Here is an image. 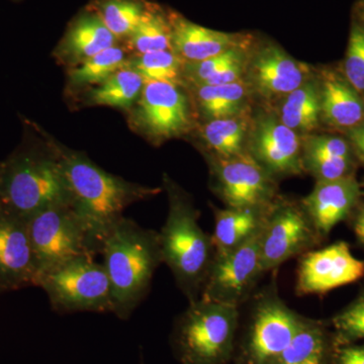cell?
Listing matches in <instances>:
<instances>
[{
	"instance_id": "cell-1",
	"label": "cell",
	"mask_w": 364,
	"mask_h": 364,
	"mask_svg": "<svg viewBox=\"0 0 364 364\" xmlns=\"http://www.w3.org/2000/svg\"><path fill=\"white\" fill-rule=\"evenodd\" d=\"M63 165L71 193V207L85 230L91 252L102 244L123 213L133 203L158 195L161 188L141 186L109 173L85 153L66 148L50 138Z\"/></svg>"
},
{
	"instance_id": "cell-2",
	"label": "cell",
	"mask_w": 364,
	"mask_h": 364,
	"mask_svg": "<svg viewBox=\"0 0 364 364\" xmlns=\"http://www.w3.org/2000/svg\"><path fill=\"white\" fill-rule=\"evenodd\" d=\"M26 138L0 162V208L23 220L45 208L71 205V193L61 160L50 136Z\"/></svg>"
},
{
	"instance_id": "cell-3",
	"label": "cell",
	"mask_w": 364,
	"mask_h": 364,
	"mask_svg": "<svg viewBox=\"0 0 364 364\" xmlns=\"http://www.w3.org/2000/svg\"><path fill=\"white\" fill-rule=\"evenodd\" d=\"M163 188L168 198V214L158 233L163 263L188 303H193L200 298L214 261L212 235L200 226V212L191 196L166 174Z\"/></svg>"
},
{
	"instance_id": "cell-4",
	"label": "cell",
	"mask_w": 364,
	"mask_h": 364,
	"mask_svg": "<svg viewBox=\"0 0 364 364\" xmlns=\"http://www.w3.org/2000/svg\"><path fill=\"white\" fill-rule=\"evenodd\" d=\"M104 267L111 282L112 312L128 320L149 293L163 263L159 235L122 217L102 244Z\"/></svg>"
},
{
	"instance_id": "cell-5",
	"label": "cell",
	"mask_w": 364,
	"mask_h": 364,
	"mask_svg": "<svg viewBox=\"0 0 364 364\" xmlns=\"http://www.w3.org/2000/svg\"><path fill=\"white\" fill-rule=\"evenodd\" d=\"M238 306L198 299L178 316L170 344L181 364H228L233 360L240 324Z\"/></svg>"
},
{
	"instance_id": "cell-6",
	"label": "cell",
	"mask_w": 364,
	"mask_h": 364,
	"mask_svg": "<svg viewBox=\"0 0 364 364\" xmlns=\"http://www.w3.org/2000/svg\"><path fill=\"white\" fill-rule=\"evenodd\" d=\"M253 299L244 331L237 338L234 363L277 364L306 317L284 303L277 279Z\"/></svg>"
},
{
	"instance_id": "cell-7",
	"label": "cell",
	"mask_w": 364,
	"mask_h": 364,
	"mask_svg": "<svg viewBox=\"0 0 364 364\" xmlns=\"http://www.w3.org/2000/svg\"><path fill=\"white\" fill-rule=\"evenodd\" d=\"M37 287L59 314L112 312L111 282L102 263L86 254L41 275Z\"/></svg>"
},
{
	"instance_id": "cell-8",
	"label": "cell",
	"mask_w": 364,
	"mask_h": 364,
	"mask_svg": "<svg viewBox=\"0 0 364 364\" xmlns=\"http://www.w3.org/2000/svg\"><path fill=\"white\" fill-rule=\"evenodd\" d=\"M323 240L301 202L279 196L268 210L260 232L263 272H275L287 261L314 250Z\"/></svg>"
},
{
	"instance_id": "cell-9",
	"label": "cell",
	"mask_w": 364,
	"mask_h": 364,
	"mask_svg": "<svg viewBox=\"0 0 364 364\" xmlns=\"http://www.w3.org/2000/svg\"><path fill=\"white\" fill-rule=\"evenodd\" d=\"M26 224L37 261L38 280L62 263L86 254L95 255L71 205L45 208L28 218Z\"/></svg>"
},
{
	"instance_id": "cell-10",
	"label": "cell",
	"mask_w": 364,
	"mask_h": 364,
	"mask_svg": "<svg viewBox=\"0 0 364 364\" xmlns=\"http://www.w3.org/2000/svg\"><path fill=\"white\" fill-rule=\"evenodd\" d=\"M210 188L228 208L268 210L279 198L277 181L248 153L232 158L207 155Z\"/></svg>"
},
{
	"instance_id": "cell-11",
	"label": "cell",
	"mask_w": 364,
	"mask_h": 364,
	"mask_svg": "<svg viewBox=\"0 0 364 364\" xmlns=\"http://www.w3.org/2000/svg\"><path fill=\"white\" fill-rule=\"evenodd\" d=\"M193 107L182 86L145 82L140 97L131 109V124L153 143H162L191 130Z\"/></svg>"
},
{
	"instance_id": "cell-12",
	"label": "cell",
	"mask_w": 364,
	"mask_h": 364,
	"mask_svg": "<svg viewBox=\"0 0 364 364\" xmlns=\"http://www.w3.org/2000/svg\"><path fill=\"white\" fill-rule=\"evenodd\" d=\"M260 233L226 253H215L200 299L240 308L250 299L264 272Z\"/></svg>"
},
{
	"instance_id": "cell-13",
	"label": "cell",
	"mask_w": 364,
	"mask_h": 364,
	"mask_svg": "<svg viewBox=\"0 0 364 364\" xmlns=\"http://www.w3.org/2000/svg\"><path fill=\"white\" fill-rule=\"evenodd\" d=\"M247 153L277 181L305 173L303 136L282 123L277 114L261 112L252 117Z\"/></svg>"
},
{
	"instance_id": "cell-14",
	"label": "cell",
	"mask_w": 364,
	"mask_h": 364,
	"mask_svg": "<svg viewBox=\"0 0 364 364\" xmlns=\"http://www.w3.org/2000/svg\"><path fill=\"white\" fill-rule=\"evenodd\" d=\"M314 73L310 66L294 59L279 45L264 43L251 47L244 81L252 97L280 102Z\"/></svg>"
},
{
	"instance_id": "cell-15",
	"label": "cell",
	"mask_w": 364,
	"mask_h": 364,
	"mask_svg": "<svg viewBox=\"0 0 364 364\" xmlns=\"http://www.w3.org/2000/svg\"><path fill=\"white\" fill-rule=\"evenodd\" d=\"M363 277L364 261L352 254L346 242L339 241L299 257L296 293L298 296L323 294Z\"/></svg>"
},
{
	"instance_id": "cell-16",
	"label": "cell",
	"mask_w": 364,
	"mask_h": 364,
	"mask_svg": "<svg viewBox=\"0 0 364 364\" xmlns=\"http://www.w3.org/2000/svg\"><path fill=\"white\" fill-rule=\"evenodd\" d=\"M37 282L26 220L0 208V293L37 286Z\"/></svg>"
},
{
	"instance_id": "cell-17",
	"label": "cell",
	"mask_w": 364,
	"mask_h": 364,
	"mask_svg": "<svg viewBox=\"0 0 364 364\" xmlns=\"http://www.w3.org/2000/svg\"><path fill=\"white\" fill-rule=\"evenodd\" d=\"M363 196V186L355 176L316 181L313 191L301 200L306 214L323 239L355 212Z\"/></svg>"
},
{
	"instance_id": "cell-18",
	"label": "cell",
	"mask_w": 364,
	"mask_h": 364,
	"mask_svg": "<svg viewBox=\"0 0 364 364\" xmlns=\"http://www.w3.org/2000/svg\"><path fill=\"white\" fill-rule=\"evenodd\" d=\"M322 124L345 133L364 121V97L341 70L325 67L316 72Z\"/></svg>"
},
{
	"instance_id": "cell-19",
	"label": "cell",
	"mask_w": 364,
	"mask_h": 364,
	"mask_svg": "<svg viewBox=\"0 0 364 364\" xmlns=\"http://www.w3.org/2000/svg\"><path fill=\"white\" fill-rule=\"evenodd\" d=\"M172 51L186 62L203 61L237 47L252 44L251 36L220 32L169 14Z\"/></svg>"
},
{
	"instance_id": "cell-20",
	"label": "cell",
	"mask_w": 364,
	"mask_h": 364,
	"mask_svg": "<svg viewBox=\"0 0 364 364\" xmlns=\"http://www.w3.org/2000/svg\"><path fill=\"white\" fill-rule=\"evenodd\" d=\"M117 41L95 11L83 14L69 26L55 57L70 68L114 47Z\"/></svg>"
},
{
	"instance_id": "cell-21",
	"label": "cell",
	"mask_w": 364,
	"mask_h": 364,
	"mask_svg": "<svg viewBox=\"0 0 364 364\" xmlns=\"http://www.w3.org/2000/svg\"><path fill=\"white\" fill-rule=\"evenodd\" d=\"M268 210L213 207L215 227L212 240L215 253L229 252L259 234Z\"/></svg>"
},
{
	"instance_id": "cell-22",
	"label": "cell",
	"mask_w": 364,
	"mask_h": 364,
	"mask_svg": "<svg viewBox=\"0 0 364 364\" xmlns=\"http://www.w3.org/2000/svg\"><path fill=\"white\" fill-rule=\"evenodd\" d=\"M336 341L322 321L305 318L277 364H332Z\"/></svg>"
},
{
	"instance_id": "cell-23",
	"label": "cell",
	"mask_w": 364,
	"mask_h": 364,
	"mask_svg": "<svg viewBox=\"0 0 364 364\" xmlns=\"http://www.w3.org/2000/svg\"><path fill=\"white\" fill-rule=\"evenodd\" d=\"M193 90V104L205 121L251 112V91L245 81L223 85H200Z\"/></svg>"
},
{
	"instance_id": "cell-24",
	"label": "cell",
	"mask_w": 364,
	"mask_h": 364,
	"mask_svg": "<svg viewBox=\"0 0 364 364\" xmlns=\"http://www.w3.org/2000/svg\"><path fill=\"white\" fill-rule=\"evenodd\" d=\"M277 117L289 129L304 136L320 128V90L316 73L279 102Z\"/></svg>"
},
{
	"instance_id": "cell-25",
	"label": "cell",
	"mask_w": 364,
	"mask_h": 364,
	"mask_svg": "<svg viewBox=\"0 0 364 364\" xmlns=\"http://www.w3.org/2000/svg\"><path fill=\"white\" fill-rule=\"evenodd\" d=\"M251 112L241 116L208 121L200 127V139L205 154L219 158H232L247 153Z\"/></svg>"
},
{
	"instance_id": "cell-26",
	"label": "cell",
	"mask_w": 364,
	"mask_h": 364,
	"mask_svg": "<svg viewBox=\"0 0 364 364\" xmlns=\"http://www.w3.org/2000/svg\"><path fill=\"white\" fill-rule=\"evenodd\" d=\"M144 85V79L126 67L112 74L102 85L86 90L85 97L90 105L131 109L140 97Z\"/></svg>"
},
{
	"instance_id": "cell-27",
	"label": "cell",
	"mask_w": 364,
	"mask_h": 364,
	"mask_svg": "<svg viewBox=\"0 0 364 364\" xmlns=\"http://www.w3.org/2000/svg\"><path fill=\"white\" fill-rule=\"evenodd\" d=\"M130 56L123 48L114 46L77 66L70 67L67 73V82L73 90H90L102 85L112 74L126 68Z\"/></svg>"
},
{
	"instance_id": "cell-28",
	"label": "cell",
	"mask_w": 364,
	"mask_h": 364,
	"mask_svg": "<svg viewBox=\"0 0 364 364\" xmlns=\"http://www.w3.org/2000/svg\"><path fill=\"white\" fill-rule=\"evenodd\" d=\"M127 40L134 52L133 56L165 50L172 51L169 14L163 13L160 7L149 4L142 21Z\"/></svg>"
},
{
	"instance_id": "cell-29",
	"label": "cell",
	"mask_w": 364,
	"mask_h": 364,
	"mask_svg": "<svg viewBox=\"0 0 364 364\" xmlns=\"http://www.w3.org/2000/svg\"><path fill=\"white\" fill-rule=\"evenodd\" d=\"M184 65L186 61L176 53L165 50L131 56L127 68L136 72L145 82H166L184 87Z\"/></svg>"
},
{
	"instance_id": "cell-30",
	"label": "cell",
	"mask_w": 364,
	"mask_h": 364,
	"mask_svg": "<svg viewBox=\"0 0 364 364\" xmlns=\"http://www.w3.org/2000/svg\"><path fill=\"white\" fill-rule=\"evenodd\" d=\"M148 7L142 0H100L95 13L117 39L122 40L130 37Z\"/></svg>"
},
{
	"instance_id": "cell-31",
	"label": "cell",
	"mask_w": 364,
	"mask_h": 364,
	"mask_svg": "<svg viewBox=\"0 0 364 364\" xmlns=\"http://www.w3.org/2000/svg\"><path fill=\"white\" fill-rule=\"evenodd\" d=\"M252 45L253 43L249 46L234 48L203 61L186 62L183 72L184 87L189 88L205 85L208 79L214 77L215 74L221 72L228 65L248 54Z\"/></svg>"
},
{
	"instance_id": "cell-32",
	"label": "cell",
	"mask_w": 364,
	"mask_h": 364,
	"mask_svg": "<svg viewBox=\"0 0 364 364\" xmlns=\"http://www.w3.org/2000/svg\"><path fill=\"white\" fill-rule=\"evenodd\" d=\"M339 69L364 97V23L354 18L351 21L346 54Z\"/></svg>"
},
{
	"instance_id": "cell-33",
	"label": "cell",
	"mask_w": 364,
	"mask_h": 364,
	"mask_svg": "<svg viewBox=\"0 0 364 364\" xmlns=\"http://www.w3.org/2000/svg\"><path fill=\"white\" fill-rule=\"evenodd\" d=\"M336 344L364 341V291L332 318Z\"/></svg>"
},
{
	"instance_id": "cell-34",
	"label": "cell",
	"mask_w": 364,
	"mask_h": 364,
	"mask_svg": "<svg viewBox=\"0 0 364 364\" xmlns=\"http://www.w3.org/2000/svg\"><path fill=\"white\" fill-rule=\"evenodd\" d=\"M332 364H364V341L336 344Z\"/></svg>"
},
{
	"instance_id": "cell-35",
	"label": "cell",
	"mask_w": 364,
	"mask_h": 364,
	"mask_svg": "<svg viewBox=\"0 0 364 364\" xmlns=\"http://www.w3.org/2000/svg\"><path fill=\"white\" fill-rule=\"evenodd\" d=\"M350 143L358 161L364 165V121L343 134Z\"/></svg>"
},
{
	"instance_id": "cell-36",
	"label": "cell",
	"mask_w": 364,
	"mask_h": 364,
	"mask_svg": "<svg viewBox=\"0 0 364 364\" xmlns=\"http://www.w3.org/2000/svg\"><path fill=\"white\" fill-rule=\"evenodd\" d=\"M352 227H353L356 238L364 246V203L358 205L354 212Z\"/></svg>"
},
{
	"instance_id": "cell-37",
	"label": "cell",
	"mask_w": 364,
	"mask_h": 364,
	"mask_svg": "<svg viewBox=\"0 0 364 364\" xmlns=\"http://www.w3.org/2000/svg\"><path fill=\"white\" fill-rule=\"evenodd\" d=\"M352 18L360 21L364 23V0H358L355 6L353 7V13H352Z\"/></svg>"
},
{
	"instance_id": "cell-38",
	"label": "cell",
	"mask_w": 364,
	"mask_h": 364,
	"mask_svg": "<svg viewBox=\"0 0 364 364\" xmlns=\"http://www.w3.org/2000/svg\"><path fill=\"white\" fill-rule=\"evenodd\" d=\"M363 195H364V183H363Z\"/></svg>"
}]
</instances>
